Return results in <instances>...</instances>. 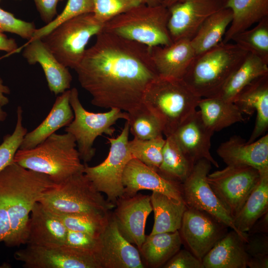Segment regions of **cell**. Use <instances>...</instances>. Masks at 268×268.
Here are the masks:
<instances>
[{
  "label": "cell",
  "instance_id": "6da1fadb",
  "mask_svg": "<svg viewBox=\"0 0 268 268\" xmlns=\"http://www.w3.org/2000/svg\"><path fill=\"white\" fill-rule=\"evenodd\" d=\"M74 69L93 105L130 113L143 104L148 84L158 76L150 47L102 31Z\"/></svg>",
  "mask_w": 268,
  "mask_h": 268
},
{
  "label": "cell",
  "instance_id": "7a4b0ae2",
  "mask_svg": "<svg viewBox=\"0 0 268 268\" xmlns=\"http://www.w3.org/2000/svg\"><path fill=\"white\" fill-rule=\"evenodd\" d=\"M55 183L47 175L13 162L0 172V191L6 204L10 230L3 241L8 247L26 244L31 211Z\"/></svg>",
  "mask_w": 268,
  "mask_h": 268
},
{
  "label": "cell",
  "instance_id": "3957f363",
  "mask_svg": "<svg viewBox=\"0 0 268 268\" xmlns=\"http://www.w3.org/2000/svg\"><path fill=\"white\" fill-rule=\"evenodd\" d=\"M13 162L20 166L48 175L56 184L69 177L83 173L81 163L74 137L69 133H54L36 146L19 149Z\"/></svg>",
  "mask_w": 268,
  "mask_h": 268
},
{
  "label": "cell",
  "instance_id": "277c9868",
  "mask_svg": "<svg viewBox=\"0 0 268 268\" xmlns=\"http://www.w3.org/2000/svg\"><path fill=\"white\" fill-rule=\"evenodd\" d=\"M248 53L235 43L222 42L196 55L182 79L199 97H215Z\"/></svg>",
  "mask_w": 268,
  "mask_h": 268
},
{
  "label": "cell",
  "instance_id": "5b68a950",
  "mask_svg": "<svg viewBox=\"0 0 268 268\" xmlns=\"http://www.w3.org/2000/svg\"><path fill=\"white\" fill-rule=\"evenodd\" d=\"M201 98L182 79L158 76L147 86L142 103L159 120L167 137L196 110Z\"/></svg>",
  "mask_w": 268,
  "mask_h": 268
},
{
  "label": "cell",
  "instance_id": "8992f818",
  "mask_svg": "<svg viewBox=\"0 0 268 268\" xmlns=\"http://www.w3.org/2000/svg\"><path fill=\"white\" fill-rule=\"evenodd\" d=\"M170 13L163 4H141L107 22L103 31L148 47L173 41L168 29Z\"/></svg>",
  "mask_w": 268,
  "mask_h": 268
},
{
  "label": "cell",
  "instance_id": "52a82bcc",
  "mask_svg": "<svg viewBox=\"0 0 268 268\" xmlns=\"http://www.w3.org/2000/svg\"><path fill=\"white\" fill-rule=\"evenodd\" d=\"M39 202L53 212L61 214H105L115 206L114 203L105 199L83 172L55 184Z\"/></svg>",
  "mask_w": 268,
  "mask_h": 268
},
{
  "label": "cell",
  "instance_id": "ba28073f",
  "mask_svg": "<svg viewBox=\"0 0 268 268\" xmlns=\"http://www.w3.org/2000/svg\"><path fill=\"white\" fill-rule=\"evenodd\" d=\"M104 24L93 13H84L64 21L41 39L61 63L74 69L88 42L103 31Z\"/></svg>",
  "mask_w": 268,
  "mask_h": 268
},
{
  "label": "cell",
  "instance_id": "9c48e42d",
  "mask_svg": "<svg viewBox=\"0 0 268 268\" xmlns=\"http://www.w3.org/2000/svg\"><path fill=\"white\" fill-rule=\"evenodd\" d=\"M69 103L74 117L66 126L65 132L75 138L80 159L86 163L95 155L93 144L96 138L103 134L112 136L115 131L113 126L119 120H128L129 115L117 108L103 113L88 111L82 105L75 87L70 89Z\"/></svg>",
  "mask_w": 268,
  "mask_h": 268
},
{
  "label": "cell",
  "instance_id": "30bf717a",
  "mask_svg": "<svg viewBox=\"0 0 268 268\" xmlns=\"http://www.w3.org/2000/svg\"><path fill=\"white\" fill-rule=\"evenodd\" d=\"M129 123L126 121L119 135L107 138L110 147L106 158L94 166L85 165L83 171L95 188L115 204L124 194L123 173L127 163L133 158L129 148Z\"/></svg>",
  "mask_w": 268,
  "mask_h": 268
},
{
  "label": "cell",
  "instance_id": "8fae6325",
  "mask_svg": "<svg viewBox=\"0 0 268 268\" xmlns=\"http://www.w3.org/2000/svg\"><path fill=\"white\" fill-rule=\"evenodd\" d=\"M259 171L245 165H230L208 174L207 181L233 219L258 184Z\"/></svg>",
  "mask_w": 268,
  "mask_h": 268
},
{
  "label": "cell",
  "instance_id": "7c38bea8",
  "mask_svg": "<svg viewBox=\"0 0 268 268\" xmlns=\"http://www.w3.org/2000/svg\"><path fill=\"white\" fill-rule=\"evenodd\" d=\"M211 164L206 159L196 162L181 184L183 200L188 207L204 212L235 231L245 243L248 235L241 234L207 181Z\"/></svg>",
  "mask_w": 268,
  "mask_h": 268
},
{
  "label": "cell",
  "instance_id": "4fadbf2b",
  "mask_svg": "<svg viewBox=\"0 0 268 268\" xmlns=\"http://www.w3.org/2000/svg\"><path fill=\"white\" fill-rule=\"evenodd\" d=\"M14 258L25 268H101L92 255L67 246L27 245L16 251Z\"/></svg>",
  "mask_w": 268,
  "mask_h": 268
},
{
  "label": "cell",
  "instance_id": "5bb4252c",
  "mask_svg": "<svg viewBox=\"0 0 268 268\" xmlns=\"http://www.w3.org/2000/svg\"><path fill=\"white\" fill-rule=\"evenodd\" d=\"M227 227L208 214L187 207L179 232L182 242L202 261L208 252L226 233Z\"/></svg>",
  "mask_w": 268,
  "mask_h": 268
},
{
  "label": "cell",
  "instance_id": "9a60e30c",
  "mask_svg": "<svg viewBox=\"0 0 268 268\" xmlns=\"http://www.w3.org/2000/svg\"><path fill=\"white\" fill-rule=\"evenodd\" d=\"M223 8L224 0H184L168 7V29L172 41L191 40L209 16Z\"/></svg>",
  "mask_w": 268,
  "mask_h": 268
},
{
  "label": "cell",
  "instance_id": "2e32d148",
  "mask_svg": "<svg viewBox=\"0 0 268 268\" xmlns=\"http://www.w3.org/2000/svg\"><path fill=\"white\" fill-rule=\"evenodd\" d=\"M115 207L112 216L119 231L139 250L145 239L147 218L152 211L150 196L123 195L116 201Z\"/></svg>",
  "mask_w": 268,
  "mask_h": 268
},
{
  "label": "cell",
  "instance_id": "e0dca14e",
  "mask_svg": "<svg viewBox=\"0 0 268 268\" xmlns=\"http://www.w3.org/2000/svg\"><path fill=\"white\" fill-rule=\"evenodd\" d=\"M101 268H143L139 251L120 233L112 215L100 236L96 254Z\"/></svg>",
  "mask_w": 268,
  "mask_h": 268
},
{
  "label": "cell",
  "instance_id": "ac0fdd59",
  "mask_svg": "<svg viewBox=\"0 0 268 268\" xmlns=\"http://www.w3.org/2000/svg\"><path fill=\"white\" fill-rule=\"evenodd\" d=\"M123 184L124 195L127 196L146 190L161 193L178 201H184L181 183L164 177L134 158L125 167Z\"/></svg>",
  "mask_w": 268,
  "mask_h": 268
},
{
  "label": "cell",
  "instance_id": "d6986e66",
  "mask_svg": "<svg viewBox=\"0 0 268 268\" xmlns=\"http://www.w3.org/2000/svg\"><path fill=\"white\" fill-rule=\"evenodd\" d=\"M213 133L204 123L200 111L196 110L171 135L193 163L204 159L218 168L210 152Z\"/></svg>",
  "mask_w": 268,
  "mask_h": 268
},
{
  "label": "cell",
  "instance_id": "ffe728a7",
  "mask_svg": "<svg viewBox=\"0 0 268 268\" xmlns=\"http://www.w3.org/2000/svg\"><path fill=\"white\" fill-rule=\"evenodd\" d=\"M217 153L227 165H245L260 172L268 171V134L250 143L233 135L221 143Z\"/></svg>",
  "mask_w": 268,
  "mask_h": 268
},
{
  "label": "cell",
  "instance_id": "44dd1931",
  "mask_svg": "<svg viewBox=\"0 0 268 268\" xmlns=\"http://www.w3.org/2000/svg\"><path fill=\"white\" fill-rule=\"evenodd\" d=\"M22 53L28 64L38 63L44 72L50 90L57 95L69 90L72 76L41 38L28 41Z\"/></svg>",
  "mask_w": 268,
  "mask_h": 268
},
{
  "label": "cell",
  "instance_id": "7402d4cb",
  "mask_svg": "<svg viewBox=\"0 0 268 268\" xmlns=\"http://www.w3.org/2000/svg\"><path fill=\"white\" fill-rule=\"evenodd\" d=\"M150 58L160 77L182 79L196 56L190 40L182 39L167 46L150 47Z\"/></svg>",
  "mask_w": 268,
  "mask_h": 268
},
{
  "label": "cell",
  "instance_id": "603a6c76",
  "mask_svg": "<svg viewBox=\"0 0 268 268\" xmlns=\"http://www.w3.org/2000/svg\"><path fill=\"white\" fill-rule=\"evenodd\" d=\"M233 102L243 114L256 113L254 128L248 143L266 134L268 128V74L256 79L246 86Z\"/></svg>",
  "mask_w": 268,
  "mask_h": 268
},
{
  "label": "cell",
  "instance_id": "cb8c5ba5",
  "mask_svg": "<svg viewBox=\"0 0 268 268\" xmlns=\"http://www.w3.org/2000/svg\"><path fill=\"white\" fill-rule=\"evenodd\" d=\"M67 231L56 214L38 202L30 214L26 245L42 247L64 245Z\"/></svg>",
  "mask_w": 268,
  "mask_h": 268
},
{
  "label": "cell",
  "instance_id": "d4e9b609",
  "mask_svg": "<svg viewBox=\"0 0 268 268\" xmlns=\"http://www.w3.org/2000/svg\"><path fill=\"white\" fill-rule=\"evenodd\" d=\"M70 89L59 95L47 116L35 129L27 133L19 149L36 146L62 127L67 126L74 117L69 103Z\"/></svg>",
  "mask_w": 268,
  "mask_h": 268
},
{
  "label": "cell",
  "instance_id": "484cf974",
  "mask_svg": "<svg viewBox=\"0 0 268 268\" xmlns=\"http://www.w3.org/2000/svg\"><path fill=\"white\" fill-rule=\"evenodd\" d=\"M245 242L234 230L226 233L202 260L204 268H246L249 256Z\"/></svg>",
  "mask_w": 268,
  "mask_h": 268
},
{
  "label": "cell",
  "instance_id": "4316f807",
  "mask_svg": "<svg viewBox=\"0 0 268 268\" xmlns=\"http://www.w3.org/2000/svg\"><path fill=\"white\" fill-rule=\"evenodd\" d=\"M224 7L233 13L232 21L222 41L224 43L268 16V0H224Z\"/></svg>",
  "mask_w": 268,
  "mask_h": 268
},
{
  "label": "cell",
  "instance_id": "83f0119b",
  "mask_svg": "<svg viewBox=\"0 0 268 268\" xmlns=\"http://www.w3.org/2000/svg\"><path fill=\"white\" fill-rule=\"evenodd\" d=\"M198 107L204 123L213 133L245 120L234 102L218 97L201 98Z\"/></svg>",
  "mask_w": 268,
  "mask_h": 268
},
{
  "label": "cell",
  "instance_id": "f1b7e54d",
  "mask_svg": "<svg viewBox=\"0 0 268 268\" xmlns=\"http://www.w3.org/2000/svg\"><path fill=\"white\" fill-rule=\"evenodd\" d=\"M150 197L154 215V224L150 234L179 231L187 208L185 201L173 200L155 191Z\"/></svg>",
  "mask_w": 268,
  "mask_h": 268
},
{
  "label": "cell",
  "instance_id": "f546056e",
  "mask_svg": "<svg viewBox=\"0 0 268 268\" xmlns=\"http://www.w3.org/2000/svg\"><path fill=\"white\" fill-rule=\"evenodd\" d=\"M259 182L233 219L237 230L242 235L247 233L255 223L268 212V171L261 172Z\"/></svg>",
  "mask_w": 268,
  "mask_h": 268
},
{
  "label": "cell",
  "instance_id": "4dcf8cb0",
  "mask_svg": "<svg viewBox=\"0 0 268 268\" xmlns=\"http://www.w3.org/2000/svg\"><path fill=\"white\" fill-rule=\"evenodd\" d=\"M233 19L232 10L223 8L209 16L190 40L196 55L206 52L222 42Z\"/></svg>",
  "mask_w": 268,
  "mask_h": 268
},
{
  "label": "cell",
  "instance_id": "1f68e13d",
  "mask_svg": "<svg viewBox=\"0 0 268 268\" xmlns=\"http://www.w3.org/2000/svg\"><path fill=\"white\" fill-rule=\"evenodd\" d=\"M182 240L179 231L146 235L139 252L151 268L164 266L178 251Z\"/></svg>",
  "mask_w": 268,
  "mask_h": 268
},
{
  "label": "cell",
  "instance_id": "d6a6232c",
  "mask_svg": "<svg viewBox=\"0 0 268 268\" xmlns=\"http://www.w3.org/2000/svg\"><path fill=\"white\" fill-rule=\"evenodd\" d=\"M266 74H268V64L257 56L248 53L215 97L233 102L246 86Z\"/></svg>",
  "mask_w": 268,
  "mask_h": 268
},
{
  "label": "cell",
  "instance_id": "836d02e7",
  "mask_svg": "<svg viewBox=\"0 0 268 268\" xmlns=\"http://www.w3.org/2000/svg\"><path fill=\"white\" fill-rule=\"evenodd\" d=\"M194 164L171 135L166 137L158 173L182 184L190 174Z\"/></svg>",
  "mask_w": 268,
  "mask_h": 268
},
{
  "label": "cell",
  "instance_id": "e575fe53",
  "mask_svg": "<svg viewBox=\"0 0 268 268\" xmlns=\"http://www.w3.org/2000/svg\"><path fill=\"white\" fill-rule=\"evenodd\" d=\"M232 41L268 64V16L260 21L253 28L235 35Z\"/></svg>",
  "mask_w": 268,
  "mask_h": 268
},
{
  "label": "cell",
  "instance_id": "d590c367",
  "mask_svg": "<svg viewBox=\"0 0 268 268\" xmlns=\"http://www.w3.org/2000/svg\"><path fill=\"white\" fill-rule=\"evenodd\" d=\"M128 113L129 119L126 121L134 138L147 140L163 135L160 122L143 104Z\"/></svg>",
  "mask_w": 268,
  "mask_h": 268
},
{
  "label": "cell",
  "instance_id": "8d00e7d4",
  "mask_svg": "<svg viewBox=\"0 0 268 268\" xmlns=\"http://www.w3.org/2000/svg\"><path fill=\"white\" fill-rule=\"evenodd\" d=\"M54 213L60 218L68 230L87 233L96 237H100L104 231L111 217L109 213Z\"/></svg>",
  "mask_w": 268,
  "mask_h": 268
},
{
  "label": "cell",
  "instance_id": "74e56055",
  "mask_svg": "<svg viewBox=\"0 0 268 268\" xmlns=\"http://www.w3.org/2000/svg\"><path fill=\"white\" fill-rule=\"evenodd\" d=\"M165 142L163 135L147 140L134 138L129 141V148L133 158L158 171L162 160Z\"/></svg>",
  "mask_w": 268,
  "mask_h": 268
},
{
  "label": "cell",
  "instance_id": "f35d334b",
  "mask_svg": "<svg viewBox=\"0 0 268 268\" xmlns=\"http://www.w3.org/2000/svg\"><path fill=\"white\" fill-rule=\"evenodd\" d=\"M16 114V123L13 132L5 135L0 144V172L13 162L15 155L27 133V129L23 125V110L20 106L17 107Z\"/></svg>",
  "mask_w": 268,
  "mask_h": 268
},
{
  "label": "cell",
  "instance_id": "ab89813d",
  "mask_svg": "<svg viewBox=\"0 0 268 268\" xmlns=\"http://www.w3.org/2000/svg\"><path fill=\"white\" fill-rule=\"evenodd\" d=\"M93 11L92 0H68L63 11L50 23L36 29L30 40L41 38L67 19L84 13H92Z\"/></svg>",
  "mask_w": 268,
  "mask_h": 268
},
{
  "label": "cell",
  "instance_id": "60d3db41",
  "mask_svg": "<svg viewBox=\"0 0 268 268\" xmlns=\"http://www.w3.org/2000/svg\"><path fill=\"white\" fill-rule=\"evenodd\" d=\"M92 13L94 17L104 24L118 15L144 3L142 0H92Z\"/></svg>",
  "mask_w": 268,
  "mask_h": 268
},
{
  "label": "cell",
  "instance_id": "b9f144b4",
  "mask_svg": "<svg viewBox=\"0 0 268 268\" xmlns=\"http://www.w3.org/2000/svg\"><path fill=\"white\" fill-rule=\"evenodd\" d=\"M36 30L33 22L17 18L12 13L0 8V31L15 34L29 41Z\"/></svg>",
  "mask_w": 268,
  "mask_h": 268
},
{
  "label": "cell",
  "instance_id": "7bdbcfd3",
  "mask_svg": "<svg viewBox=\"0 0 268 268\" xmlns=\"http://www.w3.org/2000/svg\"><path fill=\"white\" fill-rule=\"evenodd\" d=\"M99 243L100 237L82 232L68 230L64 245L96 257Z\"/></svg>",
  "mask_w": 268,
  "mask_h": 268
},
{
  "label": "cell",
  "instance_id": "ee69618b",
  "mask_svg": "<svg viewBox=\"0 0 268 268\" xmlns=\"http://www.w3.org/2000/svg\"><path fill=\"white\" fill-rule=\"evenodd\" d=\"M163 266L165 268H204L202 262L186 249L178 251Z\"/></svg>",
  "mask_w": 268,
  "mask_h": 268
},
{
  "label": "cell",
  "instance_id": "f6af8a7d",
  "mask_svg": "<svg viewBox=\"0 0 268 268\" xmlns=\"http://www.w3.org/2000/svg\"><path fill=\"white\" fill-rule=\"evenodd\" d=\"M267 234H248V240L244 245L249 258L268 256V237Z\"/></svg>",
  "mask_w": 268,
  "mask_h": 268
},
{
  "label": "cell",
  "instance_id": "bcb514c9",
  "mask_svg": "<svg viewBox=\"0 0 268 268\" xmlns=\"http://www.w3.org/2000/svg\"><path fill=\"white\" fill-rule=\"evenodd\" d=\"M63 0H34L41 18L46 24L52 22L57 15V6Z\"/></svg>",
  "mask_w": 268,
  "mask_h": 268
},
{
  "label": "cell",
  "instance_id": "7dc6e473",
  "mask_svg": "<svg viewBox=\"0 0 268 268\" xmlns=\"http://www.w3.org/2000/svg\"><path fill=\"white\" fill-rule=\"evenodd\" d=\"M10 230L9 217L5 200L0 191V242H3Z\"/></svg>",
  "mask_w": 268,
  "mask_h": 268
},
{
  "label": "cell",
  "instance_id": "c3c4849f",
  "mask_svg": "<svg viewBox=\"0 0 268 268\" xmlns=\"http://www.w3.org/2000/svg\"><path fill=\"white\" fill-rule=\"evenodd\" d=\"M268 212H266L255 223L247 234H253L255 233H268Z\"/></svg>",
  "mask_w": 268,
  "mask_h": 268
},
{
  "label": "cell",
  "instance_id": "681fc988",
  "mask_svg": "<svg viewBox=\"0 0 268 268\" xmlns=\"http://www.w3.org/2000/svg\"><path fill=\"white\" fill-rule=\"evenodd\" d=\"M17 50V45L14 39L9 38L0 31V51L13 53Z\"/></svg>",
  "mask_w": 268,
  "mask_h": 268
},
{
  "label": "cell",
  "instance_id": "f907efd6",
  "mask_svg": "<svg viewBox=\"0 0 268 268\" xmlns=\"http://www.w3.org/2000/svg\"><path fill=\"white\" fill-rule=\"evenodd\" d=\"M247 267L251 268H268V256L249 258Z\"/></svg>",
  "mask_w": 268,
  "mask_h": 268
},
{
  "label": "cell",
  "instance_id": "816d5d0a",
  "mask_svg": "<svg viewBox=\"0 0 268 268\" xmlns=\"http://www.w3.org/2000/svg\"><path fill=\"white\" fill-rule=\"evenodd\" d=\"M9 93V88L3 83L2 80L0 78V104L2 106L8 103L9 100L5 95Z\"/></svg>",
  "mask_w": 268,
  "mask_h": 268
},
{
  "label": "cell",
  "instance_id": "f5cc1de1",
  "mask_svg": "<svg viewBox=\"0 0 268 268\" xmlns=\"http://www.w3.org/2000/svg\"><path fill=\"white\" fill-rule=\"evenodd\" d=\"M144 4L149 6H157L163 3V0H142Z\"/></svg>",
  "mask_w": 268,
  "mask_h": 268
},
{
  "label": "cell",
  "instance_id": "db71d44e",
  "mask_svg": "<svg viewBox=\"0 0 268 268\" xmlns=\"http://www.w3.org/2000/svg\"><path fill=\"white\" fill-rule=\"evenodd\" d=\"M184 0H163L162 4L167 7L179 2L184 1Z\"/></svg>",
  "mask_w": 268,
  "mask_h": 268
},
{
  "label": "cell",
  "instance_id": "11a10c76",
  "mask_svg": "<svg viewBox=\"0 0 268 268\" xmlns=\"http://www.w3.org/2000/svg\"><path fill=\"white\" fill-rule=\"evenodd\" d=\"M2 107L0 104V122L4 121L7 117V113L3 110Z\"/></svg>",
  "mask_w": 268,
  "mask_h": 268
},
{
  "label": "cell",
  "instance_id": "9f6ffc18",
  "mask_svg": "<svg viewBox=\"0 0 268 268\" xmlns=\"http://www.w3.org/2000/svg\"><path fill=\"white\" fill-rule=\"evenodd\" d=\"M1 0H0V2Z\"/></svg>",
  "mask_w": 268,
  "mask_h": 268
}]
</instances>
